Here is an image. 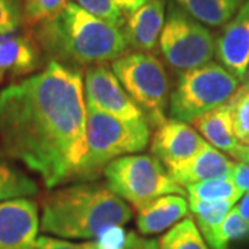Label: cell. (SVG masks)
<instances>
[{
	"instance_id": "7",
	"label": "cell",
	"mask_w": 249,
	"mask_h": 249,
	"mask_svg": "<svg viewBox=\"0 0 249 249\" xmlns=\"http://www.w3.org/2000/svg\"><path fill=\"white\" fill-rule=\"evenodd\" d=\"M104 176L107 186L134 209L168 194L184 196L186 191L170 178L169 172L152 155H126L109 162Z\"/></svg>"
},
{
	"instance_id": "31",
	"label": "cell",
	"mask_w": 249,
	"mask_h": 249,
	"mask_svg": "<svg viewBox=\"0 0 249 249\" xmlns=\"http://www.w3.org/2000/svg\"><path fill=\"white\" fill-rule=\"evenodd\" d=\"M231 178L242 193H249V163L247 162L235 163L232 169Z\"/></svg>"
},
{
	"instance_id": "10",
	"label": "cell",
	"mask_w": 249,
	"mask_h": 249,
	"mask_svg": "<svg viewBox=\"0 0 249 249\" xmlns=\"http://www.w3.org/2000/svg\"><path fill=\"white\" fill-rule=\"evenodd\" d=\"M206 144L191 126L170 119L157 127L151 140V154L168 172H173L193 160Z\"/></svg>"
},
{
	"instance_id": "35",
	"label": "cell",
	"mask_w": 249,
	"mask_h": 249,
	"mask_svg": "<svg viewBox=\"0 0 249 249\" xmlns=\"http://www.w3.org/2000/svg\"><path fill=\"white\" fill-rule=\"evenodd\" d=\"M4 75H6V73H4V72H3V71H0V82H1V80L4 79Z\"/></svg>"
},
{
	"instance_id": "14",
	"label": "cell",
	"mask_w": 249,
	"mask_h": 249,
	"mask_svg": "<svg viewBox=\"0 0 249 249\" xmlns=\"http://www.w3.org/2000/svg\"><path fill=\"white\" fill-rule=\"evenodd\" d=\"M43 53L32 34L0 35V71L24 76L42 68Z\"/></svg>"
},
{
	"instance_id": "23",
	"label": "cell",
	"mask_w": 249,
	"mask_h": 249,
	"mask_svg": "<svg viewBox=\"0 0 249 249\" xmlns=\"http://www.w3.org/2000/svg\"><path fill=\"white\" fill-rule=\"evenodd\" d=\"M227 104L235 137L241 144L249 145V89L238 88Z\"/></svg>"
},
{
	"instance_id": "15",
	"label": "cell",
	"mask_w": 249,
	"mask_h": 249,
	"mask_svg": "<svg viewBox=\"0 0 249 249\" xmlns=\"http://www.w3.org/2000/svg\"><path fill=\"white\" fill-rule=\"evenodd\" d=\"M137 209L136 224L142 235H154L173 227L188 214V204L184 196L168 194L142 204Z\"/></svg>"
},
{
	"instance_id": "6",
	"label": "cell",
	"mask_w": 249,
	"mask_h": 249,
	"mask_svg": "<svg viewBox=\"0 0 249 249\" xmlns=\"http://www.w3.org/2000/svg\"><path fill=\"white\" fill-rule=\"evenodd\" d=\"M112 72L152 127L166 122L169 78L163 64L150 53H126L112 61Z\"/></svg>"
},
{
	"instance_id": "32",
	"label": "cell",
	"mask_w": 249,
	"mask_h": 249,
	"mask_svg": "<svg viewBox=\"0 0 249 249\" xmlns=\"http://www.w3.org/2000/svg\"><path fill=\"white\" fill-rule=\"evenodd\" d=\"M237 208H238L240 213L242 214L247 220H249V193L242 198L240 206H237Z\"/></svg>"
},
{
	"instance_id": "25",
	"label": "cell",
	"mask_w": 249,
	"mask_h": 249,
	"mask_svg": "<svg viewBox=\"0 0 249 249\" xmlns=\"http://www.w3.org/2000/svg\"><path fill=\"white\" fill-rule=\"evenodd\" d=\"M76 4L94 17L106 21L111 25L124 28L126 17L115 4L114 0H75Z\"/></svg>"
},
{
	"instance_id": "13",
	"label": "cell",
	"mask_w": 249,
	"mask_h": 249,
	"mask_svg": "<svg viewBox=\"0 0 249 249\" xmlns=\"http://www.w3.org/2000/svg\"><path fill=\"white\" fill-rule=\"evenodd\" d=\"M165 25V0H147L126 18L122 28L127 46L134 52H151L160 43Z\"/></svg>"
},
{
	"instance_id": "8",
	"label": "cell",
	"mask_w": 249,
	"mask_h": 249,
	"mask_svg": "<svg viewBox=\"0 0 249 249\" xmlns=\"http://www.w3.org/2000/svg\"><path fill=\"white\" fill-rule=\"evenodd\" d=\"M160 49L165 61L173 70L183 72L211 61L216 42L208 28L172 1L160 32Z\"/></svg>"
},
{
	"instance_id": "16",
	"label": "cell",
	"mask_w": 249,
	"mask_h": 249,
	"mask_svg": "<svg viewBox=\"0 0 249 249\" xmlns=\"http://www.w3.org/2000/svg\"><path fill=\"white\" fill-rule=\"evenodd\" d=\"M234 165L232 160L208 142L193 160L181 168L169 172V175L178 186L187 187L206 180L231 178Z\"/></svg>"
},
{
	"instance_id": "26",
	"label": "cell",
	"mask_w": 249,
	"mask_h": 249,
	"mask_svg": "<svg viewBox=\"0 0 249 249\" xmlns=\"http://www.w3.org/2000/svg\"><path fill=\"white\" fill-rule=\"evenodd\" d=\"M24 24V0H0V35L17 32Z\"/></svg>"
},
{
	"instance_id": "12",
	"label": "cell",
	"mask_w": 249,
	"mask_h": 249,
	"mask_svg": "<svg viewBox=\"0 0 249 249\" xmlns=\"http://www.w3.org/2000/svg\"><path fill=\"white\" fill-rule=\"evenodd\" d=\"M214 54L227 71L242 80L249 65V0L241 4L237 14L223 28Z\"/></svg>"
},
{
	"instance_id": "27",
	"label": "cell",
	"mask_w": 249,
	"mask_h": 249,
	"mask_svg": "<svg viewBox=\"0 0 249 249\" xmlns=\"http://www.w3.org/2000/svg\"><path fill=\"white\" fill-rule=\"evenodd\" d=\"M220 238L227 248L230 241L249 240V220L240 213L238 208H231L220 229Z\"/></svg>"
},
{
	"instance_id": "9",
	"label": "cell",
	"mask_w": 249,
	"mask_h": 249,
	"mask_svg": "<svg viewBox=\"0 0 249 249\" xmlns=\"http://www.w3.org/2000/svg\"><path fill=\"white\" fill-rule=\"evenodd\" d=\"M83 91L86 106H91L124 121L145 119V115L126 93L115 73L106 65L86 68Z\"/></svg>"
},
{
	"instance_id": "11",
	"label": "cell",
	"mask_w": 249,
	"mask_h": 249,
	"mask_svg": "<svg viewBox=\"0 0 249 249\" xmlns=\"http://www.w3.org/2000/svg\"><path fill=\"white\" fill-rule=\"evenodd\" d=\"M39 227V208L34 199L0 202V249H36Z\"/></svg>"
},
{
	"instance_id": "19",
	"label": "cell",
	"mask_w": 249,
	"mask_h": 249,
	"mask_svg": "<svg viewBox=\"0 0 249 249\" xmlns=\"http://www.w3.org/2000/svg\"><path fill=\"white\" fill-rule=\"evenodd\" d=\"M190 17L211 27H222L240 9L242 0H173Z\"/></svg>"
},
{
	"instance_id": "5",
	"label": "cell",
	"mask_w": 249,
	"mask_h": 249,
	"mask_svg": "<svg viewBox=\"0 0 249 249\" xmlns=\"http://www.w3.org/2000/svg\"><path fill=\"white\" fill-rule=\"evenodd\" d=\"M238 88L240 80L217 62L183 71L169 96L170 119L193 124L196 118L227 104Z\"/></svg>"
},
{
	"instance_id": "21",
	"label": "cell",
	"mask_w": 249,
	"mask_h": 249,
	"mask_svg": "<svg viewBox=\"0 0 249 249\" xmlns=\"http://www.w3.org/2000/svg\"><path fill=\"white\" fill-rule=\"evenodd\" d=\"M160 249H209L194 217L176 223L160 240Z\"/></svg>"
},
{
	"instance_id": "2",
	"label": "cell",
	"mask_w": 249,
	"mask_h": 249,
	"mask_svg": "<svg viewBox=\"0 0 249 249\" xmlns=\"http://www.w3.org/2000/svg\"><path fill=\"white\" fill-rule=\"evenodd\" d=\"M32 35L49 61L79 71L115 61L129 49L122 28L91 16L73 1L36 25Z\"/></svg>"
},
{
	"instance_id": "4",
	"label": "cell",
	"mask_w": 249,
	"mask_h": 249,
	"mask_svg": "<svg viewBox=\"0 0 249 249\" xmlns=\"http://www.w3.org/2000/svg\"><path fill=\"white\" fill-rule=\"evenodd\" d=\"M150 137L151 124L147 119L124 121L86 106L88 151L78 180L97 178L109 162L142 151L148 145Z\"/></svg>"
},
{
	"instance_id": "34",
	"label": "cell",
	"mask_w": 249,
	"mask_h": 249,
	"mask_svg": "<svg viewBox=\"0 0 249 249\" xmlns=\"http://www.w3.org/2000/svg\"><path fill=\"white\" fill-rule=\"evenodd\" d=\"M242 86L244 88H247L249 89V65H248V70L245 72V75H244V78H242Z\"/></svg>"
},
{
	"instance_id": "33",
	"label": "cell",
	"mask_w": 249,
	"mask_h": 249,
	"mask_svg": "<svg viewBox=\"0 0 249 249\" xmlns=\"http://www.w3.org/2000/svg\"><path fill=\"white\" fill-rule=\"evenodd\" d=\"M238 162H247V163H249V145H245V147H244V150L241 152V157L240 160H238Z\"/></svg>"
},
{
	"instance_id": "30",
	"label": "cell",
	"mask_w": 249,
	"mask_h": 249,
	"mask_svg": "<svg viewBox=\"0 0 249 249\" xmlns=\"http://www.w3.org/2000/svg\"><path fill=\"white\" fill-rule=\"evenodd\" d=\"M124 249H160V241L145 238L136 231L127 232Z\"/></svg>"
},
{
	"instance_id": "28",
	"label": "cell",
	"mask_w": 249,
	"mask_h": 249,
	"mask_svg": "<svg viewBox=\"0 0 249 249\" xmlns=\"http://www.w3.org/2000/svg\"><path fill=\"white\" fill-rule=\"evenodd\" d=\"M126 235L122 226H108L96 237V249H124Z\"/></svg>"
},
{
	"instance_id": "22",
	"label": "cell",
	"mask_w": 249,
	"mask_h": 249,
	"mask_svg": "<svg viewBox=\"0 0 249 249\" xmlns=\"http://www.w3.org/2000/svg\"><path fill=\"white\" fill-rule=\"evenodd\" d=\"M186 190L190 196L208 201H230L232 204H235L244 194L232 181V178L206 180L187 186Z\"/></svg>"
},
{
	"instance_id": "20",
	"label": "cell",
	"mask_w": 249,
	"mask_h": 249,
	"mask_svg": "<svg viewBox=\"0 0 249 249\" xmlns=\"http://www.w3.org/2000/svg\"><path fill=\"white\" fill-rule=\"evenodd\" d=\"M37 191L35 180L17 168L0 147V202L35 196Z\"/></svg>"
},
{
	"instance_id": "29",
	"label": "cell",
	"mask_w": 249,
	"mask_h": 249,
	"mask_svg": "<svg viewBox=\"0 0 249 249\" xmlns=\"http://www.w3.org/2000/svg\"><path fill=\"white\" fill-rule=\"evenodd\" d=\"M36 249H96L94 241L86 242H71L58 237L42 235L37 238Z\"/></svg>"
},
{
	"instance_id": "18",
	"label": "cell",
	"mask_w": 249,
	"mask_h": 249,
	"mask_svg": "<svg viewBox=\"0 0 249 249\" xmlns=\"http://www.w3.org/2000/svg\"><path fill=\"white\" fill-rule=\"evenodd\" d=\"M232 205L230 201H208L188 196V208L194 214L196 227L212 249H227L220 238V229Z\"/></svg>"
},
{
	"instance_id": "1",
	"label": "cell",
	"mask_w": 249,
	"mask_h": 249,
	"mask_svg": "<svg viewBox=\"0 0 249 249\" xmlns=\"http://www.w3.org/2000/svg\"><path fill=\"white\" fill-rule=\"evenodd\" d=\"M0 147L49 190L78 178L88 151L82 71L49 61L0 90Z\"/></svg>"
},
{
	"instance_id": "17",
	"label": "cell",
	"mask_w": 249,
	"mask_h": 249,
	"mask_svg": "<svg viewBox=\"0 0 249 249\" xmlns=\"http://www.w3.org/2000/svg\"><path fill=\"white\" fill-rule=\"evenodd\" d=\"M193 124L214 148L231 155L234 160H240L241 152L245 145L241 144L234 134L229 104L214 108L196 118Z\"/></svg>"
},
{
	"instance_id": "24",
	"label": "cell",
	"mask_w": 249,
	"mask_h": 249,
	"mask_svg": "<svg viewBox=\"0 0 249 249\" xmlns=\"http://www.w3.org/2000/svg\"><path fill=\"white\" fill-rule=\"evenodd\" d=\"M67 0H24V18L28 27L35 28L61 11Z\"/></svg>"
},
{
	"instance_id": "3",
	"label": "cell",
	"mask_w": 249,
	"mask_h": 249,
	"mask_svg": "<svg viewBox=\"0 0 249 249\" xmlns=\"http://www.w3.org/2000/svg\"><path fill=\"white\" fill-rule=\"evenodd\" d=\"M132 208L104 183H80L50 191L42 199L40 227L64 240H91L108 226H124Z\"/></svg>"
}]
</instances>
